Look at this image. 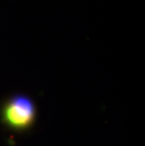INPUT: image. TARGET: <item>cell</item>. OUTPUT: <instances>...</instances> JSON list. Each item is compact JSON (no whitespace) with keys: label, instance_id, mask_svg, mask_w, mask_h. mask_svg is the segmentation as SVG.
Returning <instances> with one entry per match:
<instances>
[{"label":"cell","instance_id":"1","mask_svg":"<svg viewBox=\"0 0 145 146\" xmlns=\"http://www.w3.org/2000/svg\"><path fill=\"white\" fill-rule=\"evenodd\" d=\"M2 118L6 125L12 129H27L35 121V104L26 95H15L5 103Z\"/></svg>","mask_w":145,"mask_h":146}]
</instances>
